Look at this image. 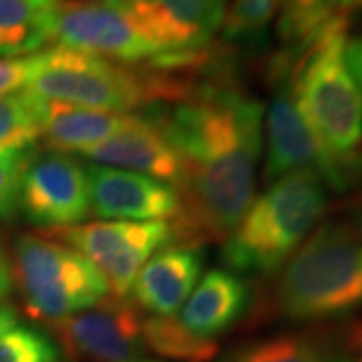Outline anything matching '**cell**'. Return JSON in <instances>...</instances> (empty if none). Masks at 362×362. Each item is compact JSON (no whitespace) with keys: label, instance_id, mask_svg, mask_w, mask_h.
Masks as SVG:
<instances>
[{"label":"cell","instance_id":"cell-6","mask_svg":"<svg viewBox=\"0 0 362 362\" xmlns=\"http://www.w3.org/2000/svg\"><path fill=\"white\" fill-rule=\"evenodd\" d=\"M13 278L26 314L51 326L109 296L103 274L77 250L47 235L16 238Z\"/></svg>","mask_w":362,"mask_h":362},{"label":"cell","instance_id":"cell-5","mask_svg":"<svg viewBox=\"0 0 362 362\" xmlns=\"http://www.w3.org/2000/svg\"><path fill=\"white\" fill-rule=\"evenodd\" d=\"M362 308V238L346 223H324L286 262L274 310L292 322H320Z\"/></svg>","mask_w":362,"mask_h":362},{"label":"cell","instance_id":"cell-7","mask_svg":"<svg viewBox=\"0 0 362 362\" xmlns=\"http://www.w3.org/2000/svg\"><path fill=\"white\" fill-rule=\"evenodd\" d=\"M294 63L296 59L284 51L270 65L274 95L266 113V161L262 175L272 183L292 171L314 169L328 189L344 194L352 189L346 169L326 153L300 115L294 97Z\"/></svg>","mask_w":362,"mask_h":362},{"label":"cell","instance_id":"cell-14","mask_svg":"<svg viewBox=\"0 0 362 362\" xmlns=\"http://www.w3.org/2000/svg\"><path fill=\"white\" fill-rule=\"evenodd\" d=\"M78 156L87 157L97 165L141 173L151 180L169 183L175 189L183 177L180 156L163 135L153 111L143 113V119L135 127L121 131L115 137L93 145Z\"/></svg>","mask_w":362,"mask_h":362},{"label":"cell","instance_id":"cell-11","mask_svg":"<svg viewBox=\"0 0 362 362\" xmlns=\"http://www.w3.org/2000/svg\"><path fill=\"white\" fill-rule=\"evenodd\" d=\"M141 320L133 300L107 296L49 328L73 362H141Z\"/></svg>","mask_w":362,"mask_h":362},{"label":"cell","instance_id":"cell-18","mask_svg":"<svg viewBox=\"0 0 362 362\" xmlns=\"http://www.w3.org/2000/svg\"><path fill=\"white\" fill-rule=\"evenodd\" d=\"M63 0H0V59L30 57L52 42Z\"/></svg>","mask_w":362,"mask_h":362},{"label":"cell","instance_id":"cell-12","mask_svg":"<svg viewBox=\"0 0 362 362\" xmlns=\"http://www.w3.org/2000/svg\"><path fill=\"white\" fill-rule=\"evenodd\" d=\"M18 209L42 232L77 226L89 214L87 171L69 153H33L21 183Z\"/></svg>","mask_w":362,"mask_h":362},{"label":"cell","instance_id":"cell-3","mask_svg":"<svg viewBox=\"0 0 362 362\" xmlns=\"http://www.w3.org/2000/svg\"><path fill=\"white\" fill-rule=\"evenodd\" d=\"M183 78L157 73L151 65H125L89 52L54 47L42 52V63L25 90L40 101H54L109 111L135 113L156 103H180L194 93Z\"/></svg>","mask_w":362,"mask_h":362},{"label":"cell","instance_id":"cell-1","mask_svg":"<svg viewBox=\"0 0 362 362\" xmlns=\"http://www.w3.org/2000/svg\"><path fill=\"white\" fill-rule=\"evenodd\" d=\"M156 115L183 165L173 242L189 247L223 242L254 202L264 105L235 87L197 85L187 99Z\"/></svg>","mask_w":362,"mask_h":362},{"label":"cell","instance_id":"cell-26","mask_svg":"<svg viewBox=\"0 0 362 362\" xmlns=\"http://www.w3.org/2000/svg\"><path fill=\"white\" fill-rule=\"evenodd\" d=\"M42 63V52L18 59H0V97L25 89Z\"/></svg>","mask_w":362,"mask_h":362},{"label":"cell","instance_id":"cell-27","mask_svg":"<svg viewBox=\"0 0 362 362\" xmlns=\"http://www.w3.org/2000/svg\"><path fill=\"white\" fill-rule=\"evenodd\" d=\"M346 65L362 93V37L346 42Z\"/></svg>","mask_w":362,"mask_h":362},{"label":"cell","instance_id":"cell-9","mask_svg":"<svg viewBox=\"0 0 362 362\" xmlns=\"http://www.w3.org/2000/svg\"><path fill=\"white\" fill-rule=\"evenodd\" d=\"M52 42L69 51L89 52L125 65L165 69L168 54L129 18L103 0H63Z\"/></svg>","mask_w":362,"mask_h":362},{"label":"cell","instance_id":"cell-29","mask_svg":"<svg viewBox=\"0 0 362 362\" xmlns=\"http://www.w3.org/2000/svg\"><path fill=\"white\" fill-rule=\"evenodd\" d=\"M362 11V0H330V13L349 21L350 14Z\"/></svg>","mask_w":362,"mask_h":362},{"label":"cell","instance_id":"cell-23","mask_svg":"<svg viewBox=\"0 0 362 362\" xmlns=\"http://www.w3.org/2000/svg\"><path fill=\"white\" fill-rule=\"evenodd\" d=\"M280 8V0H232L226 13L223 35L228 40H256Z\"/></svg>","mask_w":362,"mask_h":362},{"label":"cell","instance_id":"cell-10","mask_svg":"<svg viewBox=\"0 0 362 362\" xmlns=\"http://www.w3.org/2000/svg\"><path fill=\"white\" fill-rule=\"evenodd\" d=\"M168 54L165 69L197 65L223 26L228 0H103Z\"/></svg>","mask_w":362,"mask_h":362},{"label":"cell","instance_id":"cell-30","mask_svg":"<svg viewBox=\"0 0 362 362\" xmlns=\"http://www.w3.org/2000/svg\"><path fill=\"white\" fill-rule=\"evenodd\" d=\"M16 320H18V316H16V312L11 304H4V302H0V337L4 334V332H8L11 328L16 326Z\"/></svg>","mask_w":362,"mask_h":362},{"label":"cell","instance_id":"cell-15","mask_svg":"<svg viewBox=\"0 0 362 362\" xmlns=\"http://www.w3.org/2000/svg\"><path fill=\"white\" fill-rule=\"evenodd\" d=\"M204 270V256L197 247L169 246L159 250L135 278L131 288L135 306L151 316L177 314L189 298Z\"/></svg>","mask_w":362,"mask_h":362},{"label":"cell","instance_id":"cell-4","mask_svg":"<svg viewBox=\"0 0 362 362\" xmlns=\"http://www.w3.org/2000/svg\"><path fill=\"white\" fill-rule=\"evenodd\" d=\"M328 207V185L318 171L300 169L258 195L223 240V262L235 272L270 276L306 242Z\"/></svg>","mask_w":362,"mask_h":362},{"label":"cell","instance_id":"cell-13","mask_svg":"<svg viewBox=\"0 0 362 362\" xmlns=\"http://www.w3.org/2000/svg\"><path fill=\"white\" fill-rule=\"evenodd\" d=\"M85 171L89 214L99 221L173 220L180 211V194L169 183L97 163Z\"/></svg>","mask_w":362,"mask_h":362},{"label":"cell","instance_id":"cell-16","mask_svg":"<svg viewBox=\"0 0 362 362\" xmlns=\"http://www.w3.org/2000/svg\"><path fill=\"white\" fill-rule=\"evenodd\" d=\"M247 300L246 282L235 272L216 268L195 284L175 316L195 337L216 340L244 316Z\"/></svg>","mask_w":362,"mask_h":362},{"label":"cell","instance_id":"cell-21","mask_svg":"<svg viewBox=\"0 0 362 362\" xmlns=\"http://www.w3.org/2000/svg\"><path fill=\"white\" fill-rule=\"evenodd\" d=\"M45 101L21 89L0 97V153L30 147L40 137Z\"/></svg>","mask_w":362,"mask_h":362},{"label":"cell","instance_id":"cell-25","mask_svg":"<svg viewBox=\"0 0 362 362\" xmlns=\"http://www.w3.org/2000/svg\"><path fill=\"white\" fill-rule=\"evenodd\" d=\"M33 153L35 145L0 153V220H13L18 211L21 183Z\"/></svg>","mask_w":362,"mask_h":362},{"label":"cell","instance_id":"cell-31","mask_svg":"<svg viewBox=\"0 0 362 362\" xmlns=\"http://www.w3.org/2000/svg\"><path fill=\"white\" fill-rule=\"evenodd\" d=\"M352 349L356 350V361L354 362H362V330L352 340Z\"/></svg>","mask_w":362,"mask_h":362},{"label":"cell","instance_id":"cell-32","mask_svg":"<svg viewBox=\"0 0 362 362\" xmlns=\"http://www.w3.org/2000/svg\"><path fill=\"white\" fill-rule=\"evenodd\" d=\"M352 228H354V232L362 238V206L358 207V211L354 214V226H352Z\"/></svg>","mask_w":362,"mask_h":362},{"label":"cell","instance_id":"cell-17","mask_svg":"<svg viewBox=\"0 0 362 362\" xmlns=\"http://www.w3.org/2000/svg\"><path fill=\"white\" fill-rule=\"evenodd\" d=\"M143 113H109L77 105L45 101L40 137L51 151L83 153L121 131L135 127Z\"/></svg>","mask_w":362,"mask_h":362},{"label":"cell","instance_id":"cell-28","mask_svg":"<svg viewBox=\"0 0 362 362\" xmlns=\"http://www.w3.org/2000/svg\"><path fill=\"white\" fill-rule=\"evenodd\" d=\"M13 264H11L8 256L0 250V298L8 296V292L13 290Z\"/></svg>","mask_w":362,"mask_h":362},{"label":"cell","instance_id":"cell-24","mask_svg":"<svg viewBox=\"0 0 362 362\" xmlns=\"http://www.w3.org/2000/svg\"><path fill=\"white\" fill-rule=\"evenodd\" d=\"M0 362H61V356L42 332L14 326L0 337Z\"/></svg>","mask_w":362,"mask_h":362},{"label":"cell","instance_id":"cell-22","mask_svg":"<svg viewBox=\"0 0 362 362\" xmlns=\"http://www.w3.org/2000/svg\"><path fill=\"white\" fill-rule=\"evenodd\" d=\"M278 11V37L290 52L304 51L334 16L330 13V0H280Z\"/></svg>","mask_w":362,"mask_h":362},{"label":"cell","instance_id":"cell-8","mask_svg":"<svg viewBox=\"0 0 362 362\" xmlns=\"http://www.w3.org/2000/svg\"><path fill=\"white\" fill-rule=\"evenodd\" d=\"M77 250L103 274L117 298H129L137 274L147 259L173 242L171 221H93L45 232Z\"/></svg>","mask_w":362,"mask_h":362},{"label":"cell","instance_id":"cell-20","mask_svg":"<svg viewBox=\"0 0 362 362\" xmlns=\"http://www.w3.org/2000/svg\"><path fill=\"white\" fill-rule=\"evenodd\" d=\"M228 362H344L337 349L308 332L264 338L235 350Z\"/></svg>","mask_w":362,"mask_h":362},{"label":"cell","instance_id":"cell-19","mask_svg":"<svg viewBox=\"0 0 362 362\" xmlns=\"http://www.w3.org/2000/svg\"><path fill=\"white\" fill-rule=\"evenodd\" d=\"M143 344L161 358L180 362H209L218 354V342L192 334L175 314L141 320Z\"/></svg>","mask_w":362,"mask_h":362},{"label":"cell","instance_id":"cell-2","mask_svg":"<svg viewBox=\"0 0 362 362\" xmlns=\"http://www.w3.org/2000/svg\"><path fill=\"white\" fill-rule=\"evenodd\" d=\"M346 18L332 16L294 63V97L326 153L362 183V93L346 65Z\"/></svg>","mask_w":362,"mask_h":362}]
</instances>
